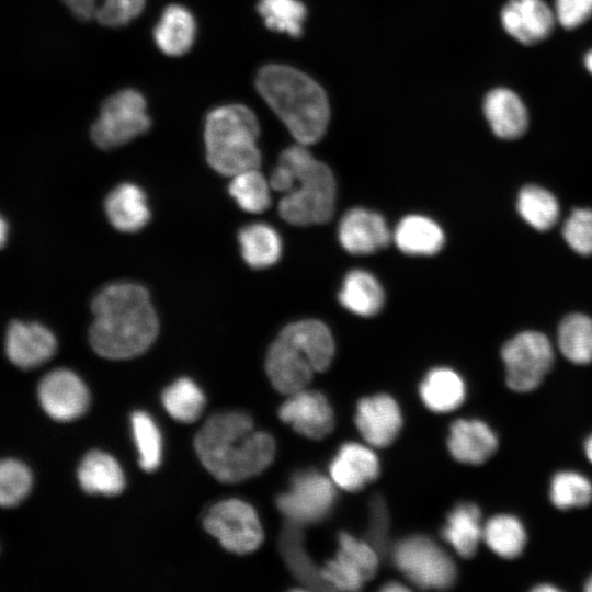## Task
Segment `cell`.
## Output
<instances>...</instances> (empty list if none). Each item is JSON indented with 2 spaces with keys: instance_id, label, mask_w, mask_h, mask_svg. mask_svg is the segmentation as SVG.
Segmentation results:
<instances>
[{
  "instance_id": "6da1fadb",
  "label": "cell",
  "mask_w": 592,
  "mask_h": 592,
  "mask_svg": "<svg viewBox=\"0 0 592 592\" xmlns=\"http://www.w3.org/2000/svg\"><path fill=\"white\" fill-rule=\"evenodd\" d=\"M89 338L102 357L127 360L144 353L156 340L158 317L147 289L132 282L104 286L91 304Z\"/></svg>"
},
{
  "instance_id": "7a4b0ae2",
  "label": "cell",
  "mask_w": 592,
  "mask_h": 592,
  "mask_svg": "<svg viewBox=\"0 0 592 592\" xmlns=\"http://www.w3.org/2000/svg\"><path fill=\"white\" fill-rule=\"evenodd\" d=\"M203 466L219 481L235 483L261 474L275 454L273 437L254 430L251 417L241 411L212 414L194 439Z\"/></svg>"
},
{
  "instance_id": "3957f363",
  "label": "cell",
  "mask_w": 592,
  "mask_h": 592,
  "mask_svg": "<svg viewBox=\"0 0 592 592\" xmlns=\"http://www.w3.org/2000/svg\"><path fill=\"white\" fill-rule=\"evenodd\" d=\"M270 184L283 194L278 213L287 223L307 226L331 218L335 201L333 174L305 145L297 144L281 153Z\"/></svg>"
},
{
  "instance_id": "277c9868",
  "label": "cell",
  "mask_w": 592,
  "mask_h": 592,
  "mask_svg": "<svg viewBox=\"0 0 592 592\" xmlns=\"http://www.w3.org/2000/svg\"><path fill=\"white\" fill-rule=\"evenodd\" d=\"M255 86L269 106L298 144L317 143L329 122V103L322 88L307 75L281 65L258 72Z\"/></svg>"
},
{
  "instance_id": "5b68a950",
  "label": "cell",
  "mask_w": 592,
  "mask_h": 592,
  "mask_svg": "<svg viewBox=\"0 0 592 592\" xmlns=\"http://www.w3.org/2000/svg\"><path fill=\"white\" fill-rule=\"evenodd\" d=\"M334 354L330 330L308 319L286 326L269 349L266 373L274 388L294 394L305 388L312 374L326 371Z\"/></svg>"
},
{
  "instance_id": "8992f818",
  "label": "cell",
  "mask_w": 592,
  "mask_h": 592,
  "mask_svg": "<svg viewBox=\"0 0 592 592\" xmlns=\"http://www.w3.org/2000/svg\"><path fill=\"white\" fill-rule=\"evenodd\" d=\"M260 128L254 113L242 104L212 110L205 119L204 141L208 164L224 175L258 169Z\"/></svg>"
},
{
  "instance_id": "52a82bcc",
  "label": "cell",
  "mask_w": 592,
  "mask_h": 592,
  "mask_svg": "<svg viewBox=\"0 0 592 592\" xmlns=\"http://www.w3.org/2000/svg\"><path fill=\"white\" fill-rule=\"evenodd\" d=\"M150 127L144 95L134 89H124L109 96L100 109L90 134L102 149L125 145Z\"/></svg>"
},
{
  "instance_id": "ba28073f",
  "label": "cell",
  "mask_w": 592,
  "mask_h": 592,
  "mask_svg": "<svg viewBox=\"0 0 592 592\" xmlns=\"http://www.w3.org/2000/svg\"><path fill=\"white\" fill-rule=\"evenodd\" d=\"M392 559L406 577L423 589H447L456 579L453 559L432 539L414 535L400 540Z\"/></svg>"
},
{
  "instance_id": "9c48e42d",
  "label": "cell",
  "mask_w": 592,
  "mask_h": 592,
  "mask_svg": "<svg viewBox=\"0 0 592 592\" xmlns=\"http://www.w3.org/2000/svg\"><path fill=\"white\" fill-rule=\"evenodd\" d=\"M505 382L514 391L535 389L554 363L553 346L543 333L525 331L509 340L501 350Z\"/></svg>"
},
{
  "instance_id": "30bf717a",
  "label": "cell",
  "mask_w": 592,
  "mask_h": 592,
  "mask_svg": "<svg viewBox=\"0 0 592 592\" xmlns=\"http://www.w3.org/2000/svg\"><path fill=\"white\" fill-rule=\"evenodd\" d=\"M203 525L225 549L235 554L252 553L263 540L255 510L239 499H227L213 505L204 516Z\"/></svg>"
},
{
  "instance_id": "8fae6325",
  "label": "cell",
  "mask_w": 592,
  "mask_h": 592,
  "mask_svg": "<svg viewBox=\"0 0 592 592\" xmlns=\"http://www.w3.org/2000/svg\"><path fill=\"white\" fill-rule=\"evenodd\" d=\"M334 500L329 479L315 470H304L292 477L289 489L277 497L276 505L287 521L303 525L325 519Z\"/></svg>"
},
{
  "instance_id": "7c38bea8",
  "label": "cell",
  "mask_w": 592,
  "mask_h": 592,
  "mask_svg": "<svg viewBox=\"0 0 592 592\" xmlns=\"http://www.w3.org/2000/svg\"><path fill=\"white\" fill-rule=\"evenodd\" d=\"M38 400L54 420L68 422L80 418L89 407V390L73 372L58 368L43 377L38 385Z\"/></svg>"
},
{
  "instance_id": "4fadbf2b",
  "label": "cell",
  "mask_w": 592,
  "mask_h": 592,
  "mask_svg": "<svg viewBox=\"0 0 592 592\" xmlns=\"http://www.w3.org/2000/svg\"><path fill=\"white\" fill-rule=\"evenodd\" d=\"M278 417L299 434L320 440L334 426L332 408L327 398L316 390H298L280 407Z\"/></svg>"
},
{
  "instance_id": "5bb4252c",
  "label": "cell",
  "mask_w": 592,
  "mask_h": 592,
  "mask_svg": "<svg viewBox=\"0 0 592 592\" xmlns=\"http://www.w3.org/2000/svg\"><path fill=\"white\" fill-rule=\"evenodd\" d=\"M556 22L554 10L544 0H510L501 10L503 29L524 45L546 39Z\"/></svg>"
},
{
  "instance_id": "9a60e30c",
  "label": "cell",
  "mask_w": 592,
  "mask_h": 592,
  "mask_svg": "<svg viewBox=\"0 0 592 592\" xmlns=\"http://www.w3.org/2000/svg\"><path fill=\"white\" fill-rule=\"evenodd\" d=\"M54 333L38 322L13 321L5 334V353L18 367L30 369L48 361L55 353Z\"/></svg>"
},
{
  "instance_id": "2e32d148",
  "label": "cell",
  "mask_w": 592,
  "mask_h": 592,
  "mask_svg": "<svg viewBox=\"0 0 592 592\" xmlns=\"http://www.w3.org/2000/svg\"><path fill=\"white\" fill-rule=\"evenodd\" d=\"M355 423L369 444L386 447L399 434L402 418L397 402L390 396L379 394L358 401Z\"/></svg>"
},
{
  "instance_id": "e0dca14e",
  "label": "cell",
  "mask_w": 592,
  "mask_h": 592,
  "mask_svg": "<svg viewBox=\"0 0 592 592\" xmlns=\"http://www.w3.org/2000/svg\"><path fill=\"white\" fill-rule=\"evenodd\" d=\"M339 241L353 254H368L388 244L390 231L385 219L364 208L350 209L339 225Z\"/></svg>"
},
{
  "instance_id": "ac0fdd59",
  "label": "cell",
  "mask_w": 592,
  "mask_h": 592,
  "mask_svg": "<svg viewBox=\"0 0 592 592\" xmlns=\"http://www.w3.org/2000/svg\"><path fill=\"white\" fill-rule=\"evenodd\" d=\"M485 116L496 136L516 139L527 129V110L520 96L510 89L496 88L483 100Z\"/></svg>"
},
{
  "instance_id": "d6986e66",
  "label": "cell",
  "mask_w": 592,
  "mask_h": 592,
  "mask_svg": "<svg viewBox=\"0 0 592 592\" xmlns=\"http://www.w3.org/2000/svg\"><path fill=\"white\" fill-rule=\"evenodd\" d=\"M447 446L456 460L479 465L496 452L498 439L485 422L460 419L451 425Z\"/></svg>"
},
{
  "instance_id": "ffe728a7",
  "label": "cell",
  "mask_w": 592,
  "mask_h": 592,
  "mask_svg": "<svg viewBox=\"0 0 592 592\" xmlns=\"http://www.w3.org/2000/svg\"><path fill=\"white\" fill-rule=\"evenodd\" d=\"M329 470L335 485L348 491H357L377 478L379 464L371 449L346 443L339 449Z\"/></svg>"
},
{
  "instance_id": "44dd1931",
  "label": "cell",
  "mask_w": 592,
  "mask_h": 592,
  "mask_svg": "<svg viewBox=\"0 0 592 592\" xmlns=\"http://www.w3.org/2000/svg\"><path fill=\"white\" fill-rule=\"evenodd\" d=\"M105 213L114 228L135 232L150 219V210L144 191L133 183H122L105 200Z\"/></svg>"
},
{
  "instance_id": "7402d4cb",
  "label": "cell",
  "mask_w": 592,
  "mask_h": 592,
  "mask_svg": "<svg viewBox=\"0 0 592 592\" xmlns=\"http://www.w3.org/2000/svg\"><path fill=\"white\" fill-rule=\"evenodd\" d=\"M195 35V19L181 4L168 5L153 29L157 47L171 57H179L189 52L193 46Z\"/></svg>"
},
{
  "instance_id": "603a6c76",
  "label": "cell",
  "mask_w": 592,
  "mask_h": 592,
  "mask_svg": "<svg viewBox=\"0 0 592 592\" xmlns=\"http://www.w3.org/2000/svg\"><path fill=\"white\" fill-rule=\"evenodd\" d=\"M78 480L87 493L116 496L125 488L124 473L117 460L101 451H91L78 468Z\"/></svg>"
},
{
  "instance_id": "cb8c5ba5",
  "label": "cell",
  "mask_w": 592,
  "mask_h": 592,
  "mask_svg": "<svg viewBox=\"0 0 592 592\" xmlns=\"http://www.w3.org/2000/svg\"><path fill=\"white\" fill-rule=\"evenodd\" d=\"M483 525L479 508L474 503H460L447 515L442 536L463 558H470L482 539Z\"/></svg>"
},
{
  "instance_id": "d4e9b609",
  "label": "cell",
  "mask_w": 592,
  "mask_h": 592,
  "mask_svg": "<svg viewBox=\"0 0 592 592\" xmlns=\"http://www.w3.org/2000/svg\"><path fill=\"white\" fill-rule=\"evenodd\" d=\"M394 239L400 251L411 255H431L441 250L444 234L432 219L410 215L400 220Z\"/></svg>"
},
{
  "instance_id": "484cf974",
  "label": "cell",
  "mask_w": 592,
  "mask_h": 592,
  "mask_svg": "<svg viewBox=\"0 0 592 592\" xmlns=\"http://www.w3.org/2000/svg\"><path fill=\"white\" fill-rule=\"evenodd\" d=\"M465 394V384L462 377L446 367L430 371L420 386V395L424 405L435 412L455 410L463 403Z\"/></svg>"
},
{
  "instance_id": "4316f807",
  "label": "cell",
  "mask_w": 592,
  "mask_h": 592,
  "mask_svg": "<svg viewBox=\"0 0 592 592\" xmlns=\"http://www.w3.org/2000/svg\"><path fill=\"white\" fill-rule=\"evenodd\" d=\"M339 300L348 310L358 316L369 317L380 310L384 304V292L371 273L353 270L343 280Z\"/></svg>"
},
{
  "instance_id": "83f0119b",
  "label": "cell",
  "mask_w": 592,
  "mask_h": 592,
  "mask_svg": "<svg viewBox=\"0 0 592 592\" xmlns=\"http://www.w3.org/2000/svg\"><path fill=\"white\" fill-rule=\"evenodd\" d=\"M300 526L287 521L280 537L281 553L292 573L303 584L315 590H331L323 581L320 569L316 568L304 550Z\"/></svg>"
},
{
  "instance_id": "f1b7e54d",
  "label": "cell",
  "mask_w": 592,
  "mask_h": 592,
  "mask_svg": "<svg viewBox=\"0 0 592 592\" xmlns=\"http://www.w3.org/2000/svg\"><path fill=\"white\" fill-rule=\"evenodd\" d=\"M239 243L244 261L254 269L274 264L281 257L282 241L278 234L269 225L257 223L239 231Z\"/></svg>"
},
{
  "instance_id": "f546056e",
  "label": "cell",
  "mask_w": 592,
  "mask_h": 592,
  "mask_svg": "<svg viewBox=\"0 0 592 592\" xmlns=\"http://www.w3.org/2000/svg\"><path fill=\"white\" fill-rule=\"evenodd\" d=\"M558 346L574 364L592 362V319L583 314L568 315L558 328Z\"/></svg>"
},
{
  "instance_id": "4dcf8cb0",
  "label": "cell",
  "mask_w": 592,
  "mask_h": 592,
  "mask_svg": "<svg viewBox=\"0 0 592 592\" xmlns=\"http://www.w3.org/2000/svg\"><path fill=\"white\" fill-rule=\"evenodd\" d=\"M482 539L498 556L511 559L517 557L524 549L526 534L516 517L499 514L483 525Z\"/></svg>"
},
{
  "instance_id": "1f68e13d",
  "label": "cell",
  "mask_w": 592,
  "mask_h": 592,
  "mask_svg": "<svg viewBox=\"0 0 592 592\" xmlns=\"http://www.w3.org/2000/svg\"><path fill=\"white\" fill-rule=\"evenodd\" d=\"M162 405L171 418L179 422L196 421L205 407V396L190 378L182 377L162 392Z\"/></svg>"
},
{
  "instance_id": "d6a6232c",
  "label": "cell",
  "mask_w": 592,
  "mask_h": 592,
  "mask_svg": "<svg viewBox=\"0 0 592 592\" xmlns=\"http://www.w3.org/2000/svg\"><path fill=\"white\" fill-rule=\"evenodd\" d=\"M517 210L528 225L540 231L551 228L559 216L555 196L537 185H526L520 191Z\"/></svg>"
},
{
  "instance_id": "836d02e7",
  "label": "cell",
  "mask_w": 592,
  "mask_h": 592,
  "mask_svg": "<svg viewBox=\"0 0 592 592\" xmlns=\"http://www.w3.org/2000/svg\"><path fill=\"white\" fill-rule=\"evenodd\" d=\"M270 187L259 170L251 169L232 177L229 193L243 210L261 213L270 206Z\"/></svg>"
},
{
  "instance_id": "e575fe53",
  "label": "cell",
  "mask_w": 592,
  "mask_h": 592,
  "mask_svg": "<svg viewBox=\"0 0 592 592\" xmlns=\"http://www.w3.org/2000/svg\"><path fill=\"white\" fill-rule=\"evenodd\" d=\"M258 11L265 25L277 32L299 36L306 16V8L298 0H260Z\"/></svg>"
},
{
  "instance_id": "d590c367",
  "label": "cell",
  "mask_w": 592,
  "mask_h": 592,
  "mask_svg": "<svg viewBox=\"0 0 592 592\" xmlns=\"http://www.w3.org/2000/svg\"><path fill=\"white\" fill-rule=\"evenodd\" d=\"M132 428L139 453V465L146 471L157 469L161 460V435L149 414L135 411L132 414Z\"/></svg>"
},
{
  "instance_id": "8d00e7d4",
  "label": "cell",
  "mask_w": 592,
  "mask_h": 592,
  "mask_svg": "<svg viewBox=\"0 0 592 592\" xmlns=\"http://www.w3.org/2000/svg\"><path fill=\"white\" fill-rule=\"evenodd\" d=\"M550 499L561 510L584 506L592 499V485L578 473L560 471L551 480Z\"/></svg>"
},
{
  "instance_id": "74e56055",
  "label": "cell",
  "mask_w": 592,
  "mask_h": 592,
  "mask_svg": "<svg viewBox=\"0 0 592 592\" xmlns=\"http://www.w3.org/2000/svg\"><path fill=\"white\" fill-rule=\"evenodd\" d=\"M32 475L26 465L8 458L0 464V504L3 508L19 505L29 494Z\"/></svg>"
},
{
  "instance_id": "f35d334b",
  "label": "cell",
  "mask_w": 592,
  "mask_h": 592,
  "mask_svg": "<svg viewBox=\"0 0 592 592\" xmlns=\"http://www.w3.org/2000/svg\"><path fill=\"white\" fill-rule=\"evenodd\" d=\"M320 572L330 589L357 591L366 581L361 570L339 553L320 569Z\"/></svg>"
},
{
  "instance_id": "ab89813d",
  "label": "cell",
  "mask_w": 592,
  "mask_h": 592,
  "mask_svg": "<svg viewBox=\"0 0 592 592\" xmlns=\"http://www.w3.org/2000/svg\"><path fill=\"white\" fill-rule=\"evenodd\" d=\"M568 246L579 254H592V209H574L562 227Z\"/></svg>"
},
{
  "instance_id": "60d3db41",
  "label": "cell",
  "mask_w": 592,
  "mask_h": 592,
  "mask_svg": "<svg viewBox=\"0 0 592 592\" xmlns=\"http://www.w3.org/2000/svg\"><path fill=\"white\" fill-rule=\"evenodd\" d=\"M338 539V553L354 563L361 570L366 581L371 580L375 576L378 566V557L375 548L345 532H341Z\"/></svg>"
},
{
  "instance_id": "b9f144b4",
  "label": "cell",
  "mask_w": 592,
  "mask_h": 592,
  "mask_svg": "<svg viewBox=\"0 0 592 592\" xmlns=\"http://www.w3.org/2000/svg\"><path fill=\"white\" fill-rule=\"evenodd\" d=\"M146 0H100L95 19L105 26L117 27L137 18Z\"/></svg>"
},
{
  "instance_id": "7bdbcfd3",
  "label": "cell",
  "mask_w": 592,
  "mask_h": 592,
  "mask_svg": "<svg viewBox=\"0 0 592 592\" xmlns=\"http://www.w3.org/2000/svg\"><path fill=\"white\" fill-rule=\"evenodd\" d=\"M554 12L561 26L572 30L592 16V0H556Z\"/></svg>"
},
{
  "instance_id": "ee69618b",
  "label": "cell",
  "mask_w": 592,
  "mask_h": 592,
  "mask_svg": "<svg viewBox=\"0 0 592 592\" xmlns=\"http://www.w3.org/2000/svg\"><path fill=\"white\" fill-rule=\"evenodd\" d=\"M371 522L368 528V538L375 550L385 553L386 538L389 524L387 506L380 497H375L371 502Z\"/></svg>"
},
{
  "instance_id": "f6af8a7d",
  "label": "cell",
  "mask_w": 592,
  "mask_h": 592,
  "mask_svg": "<svg viewBox=\"0 0 592 592\" xmlns=\"http://www.w3.org/2000/svg\"><path fill=\"white\" fill-rule=\"evenodd\" d=\"M70 12L81 21L95 19L100 0H61Z\"/></svg>"
},
{
  "instance_id": "bcb514c9",
  "label": "cell",
  "mask_w": 592,
  "mask_h": 592,
  "mask_svg": "<svg viewBox=\"0 0 592 592\" xmlns=\"http://www.w3.org/2000/svg\"><path fill=\"white\" fill-rule=\"evenodd\" d=\"M407 590L409 589L398 582H390L383 588V591H407Z\"/></svg>"
},
{
  "instance_id": "7dc6e473",
  "label": "cell",
  "mask_w": 592,
  "mask_h": 592,
  "mask_svg": "<svg viewBox=\"0 0 592 592\" xmlns=\"http://www.w3.org/2000/svg\"><path fill=\"white\" fill-rule=\"evenodd\" d=\"M584 452L589 460L592 463V435L584 443Z\"/></svg>"
},
{
  "instance_id": "c3c4849f",
  "label": "cell",
  "mask_w": 592,
  "mask_h": 592,
  "mask_svg": "<svg viewBox=\"0 0 592 592\" xmlns=\"http://www.w3.org/2000/svg\"><path fill=\"white\" fill-rule=\"evenodd\" d=\"M584 66L590 73H592V49L584 56Z\"/></svg>"
},
{
  "instance_id": "681fc988",
  "label": "cell",
  "mask_w": 592,
  "mask_h": 592,
  "mask_svg": "<svg viewBox=\"0 0 592 592\" xmlns=\"http://www.w3.org/2000/svg\"><path fill=\"white\" fill-rule=\"evenodd\" d=\"M558 589L553 587V585H538L536 588H534V591H540V592H544V591H557Z\"/></svg>"
},
{
  "instance_id": "f907efd6",
  "label": "cell",
  "mask_w": 592,
  "mask_h": 592,
  "mask_svg": "<svg viewBox=\"0 0 592 592\" xmlns=\"http://www.w3.org/2000/svg\"><path fill=\"white\" fill-rule=\"evenodd\" d=\"M7 223L2 219L1 220V242L2 244L5 242V236H7Z\"/></svg>"
},
{
  "instance_id": "816d5d0a",
  "label": "cell",
  "mask_w": 592,
  "mask_h": 592,
  "mask_svg": "<svg viewBox=\"0 0 592 592\" xmlns=\"http://www.w3.org/2000/svg\"><path fill=\"white\" fill-rule=\"evenodd\" d=\"M587 592H592V577H590L584 585Z\"/></svg>"
}]
</instances>
